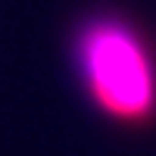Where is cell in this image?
<instances>
[{"label":"cell","mask_w":156,"mask_h":156,"mask_svg":"<svg viewBox=\"0 0 156 156\" xmlns=\"http://www.w3.org/2000/svg\"><path fill=\"white\" fill-rule=\"evenodd\" d=\"M69 62L87 103L128 131L156 125V44L122 12H94L75 25Z\"/></svg>","instance_id":"obj_1"}]
</instances>
